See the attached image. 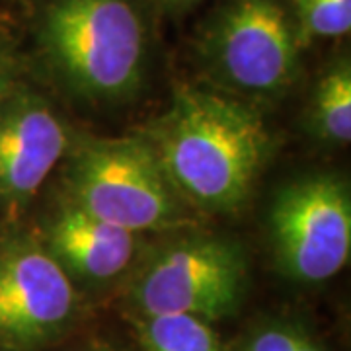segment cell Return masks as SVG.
Masks as SVG:
<instances>
[{
  "label": "cell",
  "instance_id": "obj_1",
  "mask_svg": "<svg viewBox=\"0 0 351 351\" xmlns=\"http://www.w3.org/2000/svg\"><path fill=\"white\" fill-rule=\"evenodd\" d=\"M147 141L176 191L211 211L237 209L248 197L269 149L254 110L189 86L176 94Z\"/></svg>",
  "mask_w": 351,
  "mask_h": 351
},
{
  "label": "cell",
  "instance_id": "obj_2",
  "mask_svg": "<svg viewBox=\"0 0 351 351\" xmlns=\"http://www.w3.org/2000/svg\"><path fill=\"white\" fill-rule=\"evenodd\" d=\"M39 43L88 98H123L143 75L147 36L131 0H53L39 20Z\"/></svg>",
  "mask_w": 351,
  "mask_h": 351
},
{
  "label": "cell",
  "instance_id": "obj_3",
  "mask_svg": "<svg viewBox=\"0 0 351 351\" xmlns=\"http://www.w3.org/2000/svg\"><path fill=\"white\" fill-rule=\"evenodd\" d=\"M75 207L125 230H156L180 217V193L147 138L94 141L71 166Z\"/></svg>",
  "mask_w": 351,
  "mask_h": 351
},
{
  "label": "cell",
  "instance_id": "obj_4",
  "mask_svg": "<svg viewBox=\"0 0 351 351\" xmlns=\"http://www.w3.org/2000/svg\"><path fill=\"white\" fill-rule=\"evenodd\" d=\"M205 55L226 82L269 94L295 75L299 39L279 0H230L205 34Z\"/></svg>",
  "mask_w": 351,
  "mask_h": 351
},
{
  "label": "cell",
  "instance_id": "obj_5",
  "mask_svg": "<svg viewBox=\"0 0 351 351\" xmlns=\"http://www.w3.org/2000/svg\"><path fill=\"white\" fill-rule=\"evenodd\" d=\"M277 258L289 276L324 281L348 263L351 205L343 182L311 178L285 188L271 209Z\"/></svg>",
  "mask_w": 351,
  "mask_h": 351
},
{
  "label": "cell",
  "instance_id": "obj_6",
  "mask_svg": "<svg viewBox=\"0 0 351 351\" xmlns=\"http://www.w3.org/2000/svg\"><path fill=\"white\" fill-rule=\"evenodd\" d=\"M244 262L237 246L199 239L168 248L149 265L135 289L147 316L189 314L217 320L239 304Z\"/></svg>",
  "mask_w": 351,
  "mask_h": 351
},
{
  "label": "cell",
  "instance_id": "obj_7",
  "mask_svg": "<svg viewBox=\"0 0 351 351\" xmlns=\"http://www.w3.org/2000/svg\"><path fill=\"white\" fill-rule=\"evenodd\" d=\"M73 285L53 256L20 246L0 258V334L32 339L66 320Z\"/></svg>",
  "mask_w": 351,
  "mask_h": 351
},
{
  "label": "cell",
  "instance_id": "obj_8",
  "mask_svg": "<svg viewBox=\"0 0 351 351\" xmlns=\"http://www.w3.org/2000/svg\"><path fill=\"white\" fill-rule=\"evenodd\" d=\"M66 149V131L47 106L18 100L0 112V201L34 197Z\"/></svg>",
  "mask_w": 351,
  "mask_h": 351
},
{
  "label": "cell",
  "instance_id": "obj_9",
  "mask_svg": "<svg viewBox=\"0 0 351 351\" xmlns=\"http://www.w3.org/2000/svg\"><path fill=\"white\" fill-rule=\"evenodd\" d=\"M49 244L53 254L73 271L90 279H108L131 262L135 239L131 230L73 205L51 226Z\"/></svg>",
  "mask_w": 351,
  "mask_h": 351
},
{
  "label": "cell",
  "instance_id": "obj_10",
  "mask_svg": "<svg viewBox=\"0 0 351 351\" xmlns=\"http://www.w3.org/2000/svg\"><path fill=\"white\" fill-rule=\"evenodd\" d=\"M141 341L145 351H221L211 326L189 314L147 316Z\"/></svg>",
  "mask_w": 351,
  "mask_h": 351
},
{
  "label": "cell",
  "instance_id": "obj_11",
  "mask_svg": "<svg viewBox=\"0 0 351 351\" xmlns=\"http://www.w3.org/2000/svg\"><path fill=\"white\" fill-rule=\"evenodd\" d=\"M316 119L328 138L338 143L351 138V71L348 63H341L320 80Z\"/></svg>",
  "mask_w": 351,
  "mask_h": 351
},
{
  "label": "cell",
  "instance_id": "obj_12",
  "mask_svg": "<svg viewBox=\"0 0 351 351\" xmlns=\"http://www.w3.org/2000/svg\"><path fill=\"white\" fill-rule=\"evenodd\" d=\"M308 36L339 38L351 29V0H293Z\"/></svg>",
  "mask_w": 351,
  "mask_h": 351
},
{
  "label": "cell",
  "instance_id": "obj_13",
  "mask_svg": "<svg viewBox=\"0 0 351 351\" xmlns=\"http://www.w3.org/2000/svg\"><path fill=\"white\" fill-rule=\"evenodd\" d=\"M304 341V336L289 328L263 330L244 348V351H297Z\"/></svg>",
  "mask_w": 351,
  "mask_h": 351
},
{
  "label": "cell",
  "instance_id": "obj_14",
  "mask_svg": "<svg viewBox=\"0 0 351 351\" xmlns=\"http://www.w3.org/2000/svg\"><path fill=\"white\" fill-rule=\"evenodd\" d=\"M297 351H322V350H320V348H316L313 341H308V339L304 338V341L299 346V350Z\"/></svg>",
  "mask_w": 351,
  "mask_h": 351
},
{
  "label": "cell",
  "instance_id": "obj_15",
  "mask_svg": "<svg viewBox=\"0 0 351 351\" xmlns=\"http://www.w3.org/2000/svg\"><path fill=\"white\" fill-rule=\"evenodd\" d=\"M168 4H188V2H193V0H164Z\"/></svg>",
  "mask_w": 351,
  "mask_h": 351
},
{
  "label": "cell",
  "instance_id": "obj_16",
  "mask_svg": "<svg viewBox=\"0 0 351 351\" xmlns=\"http://www.w3.org/2000/svg\"><path fill=\"white\" fill-rule=\"evenodd\" d=\"M0 84H2V73H0Z\"/></svg>",
  "mask_w": 351,
  "mask_h": 351
}]
</instances>
